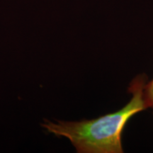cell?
I'll use <instances>...</instances> for the list:
<instances>
[{"label": "cell", "mask_w": 153, "mask_h": 153, "mask_svg": "<svg viewBox=\"0 0 153 153\" xmlns=\"http://www.w3.org/2000/svg\"><path fill=\"white\" fill-rule=\"evenodd\" d=\"M148 76L143 73L133 78L128 87L131 100L120 109L91 120L55 122L44 119L42 127L58 137L70 140L79 153H123L121 136L128 121L148 107L144 87Z\"/></svg>", "instance_id": "cell-1"}, {"label": "cell", "mask_w": 153, "mask_h": 153, "mask_svg": "<svg viewBox=\"0 0 153 153\" xmlns=\"http://www.w3.org/2000/svg\"><path fill=\"white\" fill-rule=\"evenodd\" d=\"M144 99L148 108L153 109V79L145 84L143 91Z\"/></svg>", "instance_id": "cell-2"}]
</instances>
